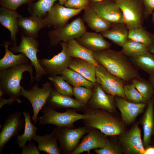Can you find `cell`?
Here are the masks:
<instances>
[{
  "label": "cell",
  "instance_id": "6da1fadb",
  "mask_svg": "<svg viewBox=\"0 0 154 154\" xmlns=\"http://www.w3.org/2000/svg\"><path fill=\"white\" fill-rule=\"evenodd\" d=\"M93 56L99 64L123 81L139 77L138 72L121 52L108 48L93 52Z\"/></svg>",
  "mask_w": 154,
  "mask_h": 154
},
{
  "label": "cell",
  "instance_id": "7a4b0ae2",
  "mask_svg": "<svg viewBox=\"0 0 154 154\" xmlns=\"http://www.w3.org/2000/svg\"><path fill=\"white\" fill-rule=\"evenodd\" d=\"M33 66L31 62L0 71V85L5 94L9 98L18 103L21 102L20 99V93L24 88L20 84L23 78V74L28 72L31 77L30 83L34 79L33 74Z\"/></svg>",
  "mask_w": 154,
  "mask_h": 154
},
{
  "label": "cell",
  "instance_id": "3957f363",
  "mask_svg": "<svg viewBox=\"0 0 154 154\" xmlns=\"http://www.w3.org/2000/svg\"><path fill=\"white\" fill-rule=\"evenodd\" d=\"M85 119L88 125L96 128L105 135H119L125 132L123 123L111 113L101 110L91 111L87 114Z\"/></svg>",
  "mask_w": 154,
  "mask_h": 154
},
{
  "label": "cell",
  "instance_id": "277c9868",
  "mask_svg": "<svg viewBox=\"0 0 154 154\" xmlns=\"http://www.w3.org/2000/svg\"><path fill=\"white\" fill-rule=\"evenodd\" d=\"M41 110L42 115L37 118V121L41 125L51 124L58 127H69L76 121L87 117L86 114H81L72 111L58 112L47 105Z\"/></svg>",
  "mask_w": 154,
  "mask_h": 154
},
{
  "label": "cell",
  "instance_id": "5b68a950",
  "mask_svg": "<svg viewBox=\"0 0 154 154\" xmlns=\"http://www.w3.org/2000/svg\"><path fill=\"white\" fill-rule=\"evenodd\" d=\"M122 11L124 24L129 30L142 26L144 18L142 0H116Z\"/></svg>",
  "mask_w": 154,
  "mask_h": 154
},
{
  "label": "cell",
  "instance_id": "8992f818",
  "mask_svg": "<svg viewBox=\"0 0 154 154\" xmlns=\"http://www.w3.org/2000/svg\"><path fill=\"white\" fill-rule=\"evenodd\" d=\"M86 31L82 19L78 17L62 27L51 31L48 35L50 44L52 46H56L61 41L66 42L72 39H77Z\"/></svg>",
  "mask_w": 154,
  "mask_h": 154
},
{
  "label": "cell",
  "instance_id": "52a82bcc",
  "mask_svg": "<svg viewBox=\"0 0 154 154\" xmlns=\"http://www.w3.org/2000/svg\"><path fill=\"white\" fill-rule=\"evenodd\" d=\"M51 82L47 81L42 84L41 88L36 84L29 89L24 88L20 92V96L27 99L31 104L33 110L32 119L34 124L37 122L38 114L46 104L48 98L53 90Z\"/></svg>",
  "mask_w": 154,
  "mask_h": 154
},
{
  "label": "cell",
  "instance_id": "ba28073f",
  "mask_svg": "<svg viewBox=\"0 0 154 154\" xmlns=\"http://www.w3.org/2000/svg\"><path fill=\"white\" fill-rule=\"evenodd\" d=\"M38 46V42L35 38L23 35L19 45L17 46H14L11 48L12 52L23 54L29 59L35 69V79L37 82L40 80L42 76L47 75L40 64L39 59L37 57V53L39 51Z\"/></svg>",
  "mask_w": 154,
  "mask_h": 154
},
{
  "label": "cell",
  "instance_id": "9c48e42d",
  "mask_svg": "<svg viewBox=\"0 0 154 154\" xmlns=\"http://www.w3.org/2000/svg\"><path fill=\"white\" fill-rule=\"evenodd\" d=\"M96 82L99 84L107 94L125 99L123 81L109 72L100 64L96 66Z\"/></svg>",
  "mask_w": 154,
  "mask_h": 154
},
{
  "label": "cell",
  "instance_id": "30bf717a",
  "mask_svg": "<svg viewBox=\"0 0 154 154\" xmlns=\"http://www.w3.org/2000/svg\"><path fill=\"white\" fill-rule=\"evenodd\" d=\"M62 47L61 52L49 59L44 58L39 59L41 66L47 75L54 76L60 74L68 68L73 58L69 55L66 47V42L60 43Z\"/></svg>",
  "mask_w": 154,
  "mask_h": 154
},
{
  "label": "cell",
  "instance_id": "8fae6325",
  "mask_svg": "<svg viewBox=\"0 0 154 154\" xmlns=\"http://www.w3.org/2000/svg\"><path fill=\"white\" fill-rule=\"evenodd\" d=\"M90 5L103 20L111 26L123 23L124 19L122 11L114 0H104L91 3Z\"/></svg>",
  "mask_w": 154,
  "mask_h": 154
},
{
  "label": "cell",
  "instance_id": "7c38bea8",
  "mask_svg": "<svg viewBox=\"0 0 154 154\" xmlns=\"http://www.w3.org/2000/svg\"><path fill=\"white\" fill-rule=\"evenodd\" d=\"M119 141L123 152L129 154H144L145 149L138 123L119 135Z\"/></svg>",
  "mask_w": 154,
  "mask_h": 154
},
{
  "label": "cell",
  "instance_id": "4fadbf2b",
  "mask_svg": "<svg viewBox=\"0 0 154 154\" xmlns=\"http://www.w3.org/2000/svg\"><path fill=\"white\" fill-rule=\"evenodd\" d=\"M82 10L69 8L55 3L44 19L47 26L58 28L67 24L70 18L78 14Z\"/></svg>",
  "mask_w": 154,
  "mask_h": 154
},
{
  "label": "cell",
  "instance_id": "5bb4252c",
  "mask_svg": "<svg viewBox=\"0 0 154 154\" xmlns=\"http://www.w3.org/2000/svg\"><path fill=\"white\" fill-rule=\"evenodd\" d=\"M20 112L9 115L3 124L0 133V153L7 143L13 136L18 135L19 131L25 126V121L21 119Z\"/></svg>",
  "mask_w": 154,
  "mask_h": 154
},
{
  "label": "cell",
  "instance_id": "9a60e30c",
  "mask_svg": "<svg viewBox=\"0 0 154 154\" xmlns=\"http://www.w3.org/2000/svg\"><path fill=\"white\" fill-rule=\"evenodd\" d=\"M115 100L116 106L120 112L122 121L126 124L133 122L137 116L143 112L146 105L143 103L130 102L117 96H115Z\"/></svg>",
  "mask_w": 154,
  "mask_h": 154
},
{
  "label": "cell",
  "instance_id": "2e32d148",
  "mask_svg": "<svg viewBox=\"0 0 154 154\" xmlns=\"http://www.w3.org/2000/svg\"><path fill=\"white\" fill-rule=\"evenodd\" d=\"M114 96L107 93L98 83H95L90 103L96 109H100L112 113L116 109L115 98Z\"/></svg>",
  "mask_w": 154,
  "mask_h": 154
},
{
  "label": "cell",
  "instance_id": "e0dca14e",
  "mask_svg": "<svg viewBox=\"0 0 154 154\" xmlns=\"http://www.w3.org/2000/svg\"><path fill=\"white\" fill-rule=\"evenodd\" d=\"M59 127V129L54 133L59 140L62 149L68 151L72 150L76 146L86 132L83 128L61 129Z\"/></svg>",
  "mask_w": 154,
  "mask_h": 154
},
{
  "label": "cell",
  "instance_id": "ac0fdd59",
  "mask_svg": "<svg viewBox=\"0 0 154 154\" xmlns=\"http://www.w3.org/2000/svg\"><path fill=\"white\" fill-rule=\"evenodd\" d=\"M141 123L143 131V143L145 149L150 145L151 138L154 134V98L153 97L147 103Z\"/></svg>",
  "mask_w": 154,
  "mask_h": 154
},
{
  "label": "cell",
  "instance_id": "d6986e66",
  "mask_svg": "<svg viewBox=\"0 0 154 154\" xmlns=\"http://www.w3.org/2000/svg\"><path fill=\"white\" fill-rule=\"evenodd\" d=\"M101 34L86 31L80 37L75 39L80 44L93 52L109 48L111 44Z\"/></svg>",
  "mask_w": 154,
  "mask_h": 154
},
{
  "label": "cell",
  "instance_id": "ffe728a7",
  "mask_svg": "<svg viewBox=\"0 0 154 154\" xmlns=\"http://www.w3.org/2000/svg\"><path fill=\"white\" fill-rule=\"evenodd\" d=\"M19 26L27 36L34 38L38 31L47 25L44 19L33 15L18 18Z\"/></svg>",
  "mask_w": 154,
  "mask_h": 154
},
{
  "label": "cell",
  "instance_id": "44dd1931",
  "mask_svg": "<svg viewBox=\"0 0 154 154\" xmlns=\"http://www.w3.org/2000/svg\"><path fill=\"white\" fill-rule=\"evenodd\" d=\"M15 10L1 7L0 8V22L10 32L11 37L16 46V35L19 29L17 18L21 17Z\"/></svg>",
  "mask_w": 154,
  "mask_h": 154
},
{
  "label": "cell",
  "instance_id": "7402d4cb",
  "mask_svg": "<svg viewBox=\"0 0 154 154\" xmlns=\"http://www.w3.org/2000/svg\"><path fill=\"white\" fill-rule=\"evenodd\" d=\"M106 139L99 133L94 131L89 132L72 154H79L85 151L89 152L92 149L102 148L105 144Z\"/></svg>",
  "mask_w": 154,
  "mask_h": 154
},
{
  "label": "cell",
  "instance_id": "603a6c76",
  "mask_svg": "<svg viewBox=\"0 0 154 154\" xmlns=\"http://www.w3.org/2000/svg\"><path fill=\"white\" fill-rule=\"evenodd\" d=\"M82 19L91 29L96 32H102L111 25L103 20L90 5L84 9Z\"/></svg>",
  "mask_w": 154,
  "mask_h": 154
},
{
  "label": "cell",
  "instance_id": "cb8c5ba5",
  "mask_svg": "<svg viewBox=\"0 0 154 154\" xmlns=\"http://www.w3.org/2000/svg\"><path fill=\"white\" fill-rule=\"evenodd\" d=\"M66 43L67 52L72 58L84 60L96 66L99 64L94 58L93 52L79 44L75 39L70 40Z\"/></svg>",
  "mask_w": 154,
  "mask_h": 154
},
{
  "label": "cell",
  "instance_id": "d4e9b609",
  "mask_svg": "<svg viewBox=\"0 0 154 154\" xmlns=\"http://www.w3.org/2000/svg\"><path fill=\"white\" fill-rule=\"evenodd\" d=\"M128 30L124 23H117L101 33L104 37L114 43L122 47L128 38Z\"/></svg>",
  "mask_w": 154,
  "mask_h": 154
},
{
  "label": "cell",
  "instance_id": "484cf974",
  "mask_svg": "<svg viewBox=\"0 0 154 154\" xmlns=\"http://www.w3.org/2000/svg\"><path fill=\"white\" fill-rule=\"evenodd\" d=\"M49 106L58 108H79L84 104L74 99L70 96L63 95L53 90L47 100L46 104Z\"/></svg>",
  "mask_w": 154,
  "mask_h": 154
},
{
  "label": "cell",
  "instance_id": "4316f807",
  "mask_svg": "<svg viewBox=\"0 0 154 154\" xmlns=\"http://www.w3.org/2000/svg\"><path fill=\"white\" fill-rule=\"evenodd\" d=\"M96 67L95 64L84 60L74 58L68 67L77 72L89 80L96 83Z\"/></svg>",
  "mask_w": 154,
  "mask_h": 154
},
{
  "label": "cell",
  "instance_id": "83f0119b",
  "mask_svg": "<svg viewBox=\"0 0 154 154\" xmlns=\"http://www.w3.org/2000/svg\"><path fill=\"white\" fill-rule=\"evenodd\" d=\"M57 137L54 132L44 136L36 134L33 140L37 142L38 147L40 151L48 154H59L60 149L59 148L57 142Z\"/></svg>",
  "mask_w": 154,
  "mask_h": 154
},
{
  "label": "cell",
  "instance_id": "f1b7e54d",
  "mask_svg": "<svg viewBox=\"0 0 154 154\" xmlns=\"http://www.w3.org/2000/svg\"><path fill=\"white\" fill-rule=\"evenodd\" d=\"M9 44L8 43H6L4 45L5 52L3 57L0 60V71L30 62L23 54L21 53L17 55L14 54L8 49Z\"/></svg>",
  "mask_w": 154,
  "mask_h": 154
},
{
  "label": "cell",
  "instance_id": "f546056e",
  "mask_svg": "<svg viewBox=\"0 0 154 154\" xmlns=\"http://www.w3.org/2000/svg\"><path fill=\"white\" fill-rule=\"evenodd\" d=\"M62 78L74 87H84L91 89L95 83L87 80L75 71L67 68L60 74Z\"/></svg>",
  "mask_w": 154,
  "mask_h": 154
},
{
  "label": "cell",
  "instance_id": "4dcf8cb0",
  "mask_svg": "<svg viewBox=\"0 0 154 154\" xmlns=\"http://www.w3.org/2000/svg\"><path fill=\"white\" fill-rule=\"evenodd\" d=\"M23 114L25 121L24 132L22 135H17L16 141L19 146L21 148L26 145L27 141L29 142L31 141L33 137L37 134L36 133L37 129L32 123L30 114L24 111Z\"/></svg>",
  "mask_w": 154,
  "mask_h": 154
},
{
  "label": "cell",
  "instance_id": "1f68e13d",
  "mask_svg": "<svg viewBox=\"0 0 154 154\" xmlns=\"http://www.w3.org/2000/svg\"><path fill=\"white\" fill-rule=\"evenodd\" d=\"M121 52L131 58L141 55L148 51V46L128 38L122 46Z\"/></svg>",
  "mask_w": 154,
  "mask_h": 154
},
{
  "label": "cell",
  "instance_id": "d6a6232c",
  "mask_svg": "<svg viewBox=\"0 0 154 154\" xmlns=\"http://www.w3.org/2000/svg\"><path fill=\"white\" fill-rule=\"evenodd\" d=\"M132 62L141 69L149 75L154 76V54L148 51L144 54L131 58Z\"/></svg>",
  "mask_w": 154,
  "mask_h": 154
},
{
  "label": "cell",
  "instance_id": "836d02e7",
  "mask_svg": "<svg viewBox=\"0 0 154 154\" xmlns=\"http://www.w3.org/2000/svg\"><path fill=\"white\" fill-rule=\"evenodd\" d=\"M128 38L148 46L154 42V34L142 26L129 30Z\"/></svg>",
  "mask_w": 154,
  "mask_h": 154
},
{
  "label": "cell",
  "instance_id": "e575fe53",
  "mask_svg": "<svg viewBox=\"0 0 154 154\" xmlns=\"http://www.w3.org/2000/svg\"><path fill=\"white\" fill-rule=\"evenodd\" d=\"M58 0H38L31 3L28 9L32 15L42 18L50 9L55 2Z\"/></svg>",
  "mask_w": 154,
  "mask_h": 154
},
{
  "label": "cell",
  "instance_id": "d590c367",
  "mask_svg": "<svg viewBox=\"0 0 154 154\" xmlns=\"http://www.w3.org/2000/svg\"><path fill=\"white\" fill-rule=\"evenodd\" d=\"M132 84L142 96L144 103H147L153 98V89L149 82L138 78L132 80Z\"/></svg>",
  "mask_w": 154,
  "mask_h": 154
},
{
  "label": "cell",
  "instance_id": "8d00e7d4",
  "mask_svg": "<svg viewBox=\"0 0 154 154\" xmlns=\"http://www.w3.org/2000/svg\"><path fill=\"white\" fill-rule=\"evenodd\" d=\"M48 78L52 83L55 89L59 93L70 96L73 95V88L61 76H49Z\"/></svg>",
  "mask_w": 154,
  "mask_h": 154
},
{
  "label": "cell",
  "instance_id": "74e56055",
  "mask_svg": "<svg viewBox=\"0 0 154 154\" xmlns=\"http://www.w3.org/2000/svg\"><path fill=\"white\" fill-rule=\"evenodd\" d=\"M124 91L125 98L128 101L135 103H144L142 96L132 83L124 85Z\"/></svg>",
  "mask_w": 154,
  "mask_h": 154
},
{
  "label": "cell",
  "instance_id": "f35d334b",
  "mask_svg": "<svg viewBox=\"0 0 154 154\" xmlns=\"http://www.w3.org/2000/svg\"><path fill=\"white\" fill-rule=\"evenodd\" d=\"M73 91L76 99L84 104L90 99L93 92L91 89L84 87H74Z\"/></svg>",
  "mask_w": 154,
  "mask_h": 154
},
{
  "label": "cell",
  "instance_id": "ab89813d",
  "mask_svg": "<svg viewBox=\"0 0 154 154\" xmlns=\"http://www.w3.org/2000/svg\"><path fill=\"white\" fill-rule=\"evenodd\" d=\"M95 151L98 154H121L123 152L120 147L106 139L103 147L96 149Z\"/></svg>",
  "mask_w": 154,
  "mask_h": 154
},
{
  "label": "cell",
  "instance_id": "60d3db41",
  "mask_svg": "<svg viewBox=\"0 0 154 154\" xmlns=\"http://www.w3.org/2000/svg\"><path fill=\"white\" fill-rule=\"evenodd\" d=\"M90 0H66L65 7L74 9H84L90 5Z\"/></svg>",
  "mask_w": 154,
  "mask_h": 154
},
{
  "label": "cell",
  "instance_id": "b9f144b4",
  "mask_svg": "<svg viewBox=\"0 0 154 154\" xmlns=\"http://www.w3.org/2000/svg\"><path fill=\"white\" fill-rule=\"evenodd\" d=\"M31 0H0L2 7L15 10L23 4L29 3Z\"/></svg>",
  "mask_w": 154,
  "mask_h": 154
},
{
  "label": "cell",
  "instance_id": "7bdbcfd3",
  "mask_svg": "<svg viewBox=\"0 0 154 154\" xmlns=\"http://www.w3.org/2000/svg\"><path fill=\"white\" fill-rule=\"evenodd\" d=\"M144 7L145 19H147L154 10V0H142Z\"/></svg>",
  "mask_w": 154,
  "mask_h": 154
},
{
  "label": "cell",
  "instance_id": "ee69618b",
  "mask_svg": "<svg viewBox=\"0 0 154 154\" xmlns=\"http://www.w3.org/2000/svg\"><path fill=\"white\" fill-rule=\"evenodd\" d=\"M29 144L25 145L23 147L22 154H39V150L38 147L31 141L29 142Z\"/></svg>",
  "mask_w": 154,
  "mask_h": 154
},
{
  "label": "cell",
  "instance_id": "f6af8a7d",
  "mask_svg": "<svg viewBox=\"0 0 154 154\" xmlns=\"http://www.w3.org/2000/svg\"><path fill=\"white\" fill-rule=\"evenodd\" d=\"M144 154H154V146L150 145L145 148Z\"/></svg>",
  "mask_w": 154,
  "mask_h": 154
},
{
  "label": "cell",
  "instance_id": "bcb514c9",
  "mask_svg": "<svg viewBox=\"0 0 154 154\" xmlns=\"http://www.w3.org/2000/svg\"><path fill=\"white\" fill-rule=\"evenodd\" d=\"M149 80L153 88V98H154V76L149 75Z\"/></svg>",
  "mask_w": 154,
  "mask_h": 154
},
{
  "label": "cell",
  "instance_id": "7dc6e473",
  "mask_svg": "<svg viewBox=\"0 0 154 154\" xmlns=\"http://www.w3.org/2000/svg\"><path fill=\"white\" fill-rule=\"evenodd\" d=\"M148 51L154 54V42L148 46Z\"/></svg>",
  "mask_w": 154,
  "mask_h": 154
},
{
  "label": "cell",
  "instance_id": "c3c4849f",
  "mask_svg": "<svg viewBox=\"0 0 154 154\" xmlns=\"http://www.w3.org/2000/svg\"><path fill=\"white\" fill-rule=\"evenodd\" d=\"M4 94L3 91L2 87L0 86V97L3 96V95Z\"/></svg>",
  "mask_w": 154,
  "mask_h": 154
},
{
  "label": "cell",
  "instance_id": "681fc988",
  "mask_svg": "<svg viewBox=\"0 0 154 154\" xmlns=\"http://www.w3.org/2000/svg\"><path fill=\"white\" fill-rule=\"evenodd\" d=\"M66 0H58V3L61 5L64 4Z\"/></svg>",
  "mask_w": 154,
  "mask_h": 154
},
{
  "label": "cell",
  "instance_id": "f907efd6",
  "mask_svg": "<svg viewBox=\"0 0 154 154\" xmlns=\"http://www.w3.org/2000/svg\"><path fill=\"white\" fill-rule=\"evenodd\" d=\"M104 0H90L91 3H94L100 2ZM116 1V0H114Z\"/></svg>",
  "mask_w": 154,
  "mask_h": 154
},
{
  "label": "cell",
  "instance_id": "816d5d0a",
  "mask_svg": "<svg viewBox=\"0 0 154 154\" xmlns=\"http://www.w3.org/2000/svg\"><path fill=\"white\" fill-rule=\"evenodd\" d=\"M152 21L154 24V11L153 13Z\"/></svg>",
  "mask_w": 154,
  "mask_h": 154
},
{
  "label": "cell",
  "instance_id": "f5cc1de1",
  "mask_svg": "<svg viewBox=\"0 0 154 154\" xmlns=\"http://www.w3.org/2000/svg\"><path fill=\"white\" fill-rule=\"evenodd\" d=\"M153 135H154V134Z\"/></svg>",
  "mask_w": 154,
  "mask_h": 154
}]
</instances>
